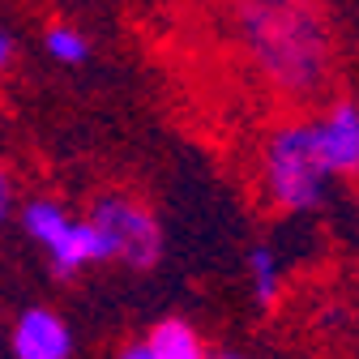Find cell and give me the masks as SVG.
Returning <instances> with one entry per match:
<instances>
[{
	"mask_svg": "<svg viewBox=\"0 0 359 359\" xmlns=\"http://www.w3.org/2000/svg\"><path fill=\"white\" fill-rule=\"evenodd\" d=\"M244 60L283 99H317L334 81V34L317 0H227Z\"/></svg>",
	"mask_w": 359,
	"mask_h": 359,
	"instance_id": "cell-1",
	"label": "cell"
},
{
	"mask_svg": "<svg viewBox=\"0 0 359 359\" xmlns=\"http://www.w3.org/2000/svg\"><path fill=\"white\" fill-rule=\"evenodd\" d=\"M261 180L265 197L287 214H308L325 205L334 171L321 150L317 120H287L269 133L261 150Z\"/></svg>",
	"mask_w": 359,
	"mask_h": 359,
	"instance_id": "cell-2",
	"label": "cell"
},
{
	"mask_svg": "<svg viewBox=\"0 0 359 359\" xmlns=\"http://www.w3.org/2000/svg\"><path fill=\"white\" fill-rule=\"evenodd\" d=\"M90 218L99 222V231L107 236L111 261L128 265V269H154L163 257V231L158 218L124 193H107L90 205Z\"/></svg>",
	"mask_w": 359,
	"mask_h": 359,
	"instance_id": "cell-3",
	"label": "cell"
},
{
	"mask_svg": "<svg viewBox=\"0 0 359 359\" xmlns=\"http://www.w3.org/2000/svg\"><path fill=\"white\" fill-rule=\"evenodd\" d=\"M13 359H73V330L52 308H22L13 334H9Z\"/></svg>",
	"mask_w": 359,
	"mask_h": 359,
	"instance_id": "cell-4",
	"label": "cell"
},
{
	"mask_svg": "<svg viewBox=\"0 0 359 359\" xmlns=\"http://www.w3.org/2000/svg\"><path fill=\"white\" fill-rule=\"evenodd\" d=\"M321 150L334 171V180H355L359 175V103L338 99L317 116Z\"/></svg>",
	"mask_w": 359,
	"mask_h": 359,
	"instance_id": "cell-5",
	"label": "cell"
},
{
	"mask_svg": "<svg viewBox=\"0 0 359 359\" xmlns=\"http://www.w3.org/2000/svg\"><path fill=\"white\" fill-rule=\"evenodd\" d=\"M18 222H22V231L43 248V252H52L65 236H69V227H73V214L60 205V201H52V197H30L26 205H22V214H18Z\"/></svg>",
	"mask_w": 359,
	"mask_h": 359,
	"instance_id": "cell-6",
	"label": "cell"
},
{
	"mask_svg": "<svg viewBox=\"0 0 359 359\" xmlns=\"http://www.w3.org/2000/svg\"><path fill=\"white\" fill-rule=\"evenodd\" d=\"M150 346L163 355V359H210L205 351V338L197 334L193 321L184 317H163L150 325Z\"/></svg>",
	"mask_w": 359,
	"mask_h": 359,
	"instance_id": "cell-7",
	"label": "cell"
},
{
	"mask_svg": "<svg viewBox=\"0 0 359 359\" xmlns=\"http://www.w3.org/2000/svg\"><path fill=\"white\" fill-rule=\"evenodd\" d=\"M248 278H252V299L257 308H274L278 291H283V274H278V257L269 244H257L248 252Z\"/></svg>",
	"mask_w": 359,
	"mask_h": 359,
	"instance_id": "cell-8",
	"label": "cell"
},
{
	"mask_svg": "<svg viewBox=\"0 0 359 359\" xmlns=\"http://www.w3.org/2000/svg\"><path fill=\"white\" fill-rule=\"evenodd\" d=\"M43 52H48L56 65L77 69V65H86V56H90V39H86L77 26H69V22H52L48 30H43Z\"/></svg>",
	"mask_w": 359,
	"mask_h": 359,
	"instance_id": "cell-9",
	"label": "cell"
},
{
	"mask_svg": "<svg viewBox=\"0 0 359 359\" xmlns=\"http://www.w3.org/2000/svg\"><path fill=\"white\" fill-rule=\"evenodd\" d=\"M116 359H163V355H158V351L150 346V338H146V342H128V346H120Z\"/></svg>",
	"mask_w": 359,
	"mask_h": 359,
	"instance_id": "cell-10",
	"label": "cell"
},
{
	"mask_svg": "<svg viewBox=\"0 0 359 359\" xmlns=\"http://www.w3.org/2000/svg\"><path fill=\"white\" fill-rule=\"evenodd\" d=\"M13 56H18V43H13V30L5 26V30H0V65H13Z\"/></svg>",
	"mask_w": 359,
	"mask_h": 359,
	"instance_id": "cell-11",
	"label": "cell"
},
{
	"mask_svg": "<svg viewBox=\"0 0 359 359\" xmlns=\"http://www.w3.org/2000/svg\"><path fill=\"white\" fill-rule=\"evenodd\" d=\"M227 359H236V355H227Z\"/></svg>",
	"mask_w": 359,
	"mask_h": 359,
	"instance_id": "cell-12",
	"label": "cell"
}]
</instances>
